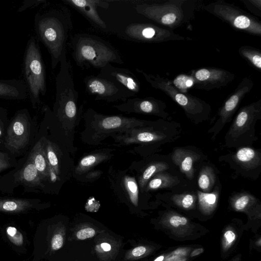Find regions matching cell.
I'll return each instance as SVG.
<instances>
[{"label": "cell", "mask_w": 261, "mask_h": 261, "mask_svg": "<svg viewBox=\"0 0 261 261\" xmlns=\"http://www.w3.org/2000/svg\"><path fill=\"white\" fill-rule=\"evenodd\" d=\"M71 24L69 16L59 9H51L35 15V31L50 55L53 69L60 63L62 55L66 51V41Z\"/></svg>", "instance_id": "6da1fadb"}, {"label": "cell", "mask_w": 261, "mask_h": 261, "mask_svg": "<svg viewBox=\"0 0 261 261\" xmlns=\"http://www.w3.org/2000/svg\"><path fill=\"white\" fill-rule=\"evenodd\" d=\"M198 0H165L137 5L138 13L173 31L188 24L202 4Z\"/></svg>", "instance_id": "7a4b0ae2"}, {"label": "cell", "mask_w": 261, "mask_h": 261, "mask_svg": "<svg viewBox=\"0 0 261 261\" xmlns=\"http://www.w3.org/2000/svg\"><path fill=\"white\" fill-rule=\"evenodd\" d=\"M73 58L82 68L100 69L108 64H123L119 53L109 42L101 37L88 34H78L71 41Z\"/></svg>", "instance_id": "3957f363"}, {"label": "cell", "mask_w": 261, "mask_h": 261, "mask_svg": "<svg viewBox=\"0 0 261 261\" xmlns=\"http://www.w3.org/2000/svg\"><path fill=\"white\" fill-rule=\"evenodd\" d=\"M136 71L141 74L150 86L169 96L184 111L186 116L194 124L208 120L212 108L206 101L200 98L181 92L172 81L159 74H152L138 68Z\"/></svg>", "instance_id": "277c9868"}, {"label": "cell", "mask_w": 261, "mask_h": 261, "mask_svg": "<svg viewBox=\"0 0 261 261\" xmlns=\"http://www.w3.org/2000/svg\"><path fill=\"white\" fill-rule=\"evenodd\" d=\"M60 63V70L55 79L54 112L60 121L74 122L80 117L82 108L77 106L78 92L74 87L66 51L62 55Z\"/></svg>", "instance_id": "5b68a950"}, {"label": "cell", "mask_w": 261, "mask_h": 261, "mask_svg": "<svg viewBox=\"0 0 261 261\" xmlns=\"http://www.w3.org/2000/svg\"><path fill=\"white\" fill-rule=\"evenodd\" d=\"M23 71L28 95L33 106L46 92L45 69L38 44L34 37L28 40L23 61Z\"/></svg>", "instance_id": "8992f818"}, {"label": "cell", "mask_w": 261, "mask_h": 261, "mask_svg": "<svg viewBox=\"0 0 261 261\" xmlns=\"http://www.w3.org/2000/svg\"><path fill=\"white\" fill-rule=\"evenodd\" d=\"M85 118L93 142L100 141L116 133L120 134L135 127L150 125L155 122L122 116L105 115L90 109L86 112Z\"/></svg>", "instance_id": "52a82bcc"}, {"label": "cell", "mask_w": 261, "mask_h": 261, "mask_svg": "<svg viewBox=\"0 0 261 261\" xmlns=\"http://www.w3.org/2000/svg\"><path fill=\"white\" fill-rule=\"evenodd\" d=\"M260 119L261 99L241 108L225 136V145L238 147L253 143L257 139L255 125Z\"/></svg>", "instance_id": "ba28073f"}, {"label": "cell", "mask_w": 261, "mask_h": 261, "mask_svg": "<svg viewBox=\"0 0 261 261\" xmlns=\"http://www.w3.org/2000/svg\"><path fill=\"white\" fill-rule=\"evenodd\" d=\"M201 8L234 29L252 35L261 36L260 21L233 4L217 0L202 5Z\"/></svg>", "instance_id": "9c48e42d"}, {"label": "cell", "mask_w": 261, "mask_h": 261, "mask_svg": "<svg viewBox=\"0 0 261 261\" xmlns=\"http://www.w3.org/2000/svg\"><path fill=\"white\" fill-rule=\"evenodd\" d=\"M169 123L160 120L155 121L150 125L135 127L112 136L114 137L115 141L125 145L166 142L176 137V132L171 131V128L165 127Z\"/></svg>", "instance_id": "30bf717a"}, {"label": "cell", "mask_w": 261, "mask_h": 261, "mask_svg": "<svg viewBox=\"0 0 261 261\" xmlns=\"http://www.w3.org/2000/svg\"><path fill=\"white\" fill-rule=\"evenodd\" d=\"M87 91L95 96L96 100H103L108 102L121 100L125 101L135 94L118 83L98 75H89L84 80Z\"/></svg>", "instance_id": "8fae6325"}, {"label": "cell", "mask_w": 261, "mask_h": 261, "mask_svg": "<svg viewBox=\"0 0 261 261\" xmlns=\"http://www.w3.org/2000/svg\"><path fill=\"white\" fill-rule=\"evenodd\" d=\"M253 86V81L248 77H245L226 99L218 113L217 120L208 132V133L213 134L212 139H214L225 124L231 120L241 101L249 94Z\"/></svg>", "instance_id": "7c38bea8"}, {"label": "cell", "mask_w": 261, "mask_h": 261, "mask_svg": "<svg viewBox=\"0 0 261 261\" xmlns=\"http://www.w3.org/2000/svg\"><path fill=\"white\" fill-rule=\"evenodd\" d=\"M125 34L131 39L147 43L182 41L185 37L173 31L150 23H133L128 25Z\"/></svg>", "instance_id": "4fadbf2b"}, {"label": "cell", "mask_w": 261, "mask_h": 261, "mask_svg": "<svg viewBox=\"0 0 261 261\" xmlns=\"http://www.w3.org/2000/svg\"><path fill=\"white\" fill-rule=\"evenodd\" d=\"M189 76L195 88L206 91L226 87L235 78L234 74L228 70L211 67L191 70Z\"/></svg>", "instance_id": "5bb4252c"}, {"label": "cell", "mask_w": 261, "mask_h": 261, "mask_svg": "<svg viewBox=\"0 0 261 261\" xmlns=\"http://www.w3.org/2000/svg\"><path fill=\"white\" fill-rule=\"evenodd\" d=\"M28 112L19 111L8 128L6 146L11 152L23 148L28 143L30 134V122Z\"/></svg>", "instance_id": "9a60e30c"}, {"label": "cell", "mask_w": 261, "mask_h": 261, "mask_svg": "<svg viewBox=\"0 0 261 261\" xmlns=\"http://www.w3.org/2000/svg\"><path fill=\"white\" fill-rule=\"evenodd\" d=\"M113 107L127 113L155 115L164 119H167L169 116V114L165 111V102L152 97H130Z\"/></svg>", "instance_id": "2e32d148"}, {"label": "cell", "mask_w": 261, "mask_h": 261, "mask_svg": "<svg viewBox=\"0 0 261 261\" xmlns=\"http://www.w3.org/2000/svg\"><path fill=\"white\" fill-rule=\"evenodd\" d=\"M97 75L118 83L135 95L140 90L141 84L139 80L127 69L115 67L111 64H108L100 69V72Z\"/></svg>", "instance_id": "e0dca14e"}, {"label": "cell", "mask_w": 261, "mask_h": 261, "mask_svg": "<svg viewBox=\"0 0 261 261\" xmlns=\"http://www.w3.org/2000/svg\"><path fill=\"white\" fill-rule=\"evenodd\" d=\"M66 4L71 6L82 14L92 23L101 29H106L105 22L99 16L97 8L108 9L109 3L101 0H64Z\"/></svg>", "instance_id": "ac0fdd59"}, {"label": "cell", "mask_w": 261, "mask_h": 261, "mask_svg": "<svg viewBox=\"0 0 261 261\" xmlns=\"http://www.w3.org/2000/svg\"><path fill=\"white\" fill-rule=\"evenodd\" d=\"M199 157L197 153L183 148H176L172 154L173 163L189 179L193 178L194 174L193 164Z\"/></svg>", "instance_id": "d6986e66"}, {"label": "cell", "mask_w": 261, "mask_h": 261, "mask_svg": "<svg viewBox=\"0 0 261 261\" xmlns=\"http://www.w3.org/2000/svg\"><path fill=\"white\" fill-rule=\"evenodd\" d=\"M28 96L27 87L23 80H0V98L22 100Z\"/></svg>", "instance_id": "ffe728a7"}, {"label": "cell", "mask_w": 261, "mask_h": 261, "mask_svg": "<svg viewBox=\"0 0 261 261\" xmlns=\"http://www.w3.org/2000/svg\"><path fill=\"white\" fill-rule=\"evenodd\" d=\"M29 158L34 164L42 179L50 177V169L46 154L45 141L41 139L37 142Z\"/></svg>", "instance_id": "44dd1931"}, {"label": "cell", "mask_w": 261, "mask_h": 261, "mask_svg": "<svg viewBox=\"0 0 261 261\" xmlns=\"http://www.w3.org/2000/svg\"><path fill=\"white\" fill-rule=\"evenodd\" d=\"M234 160L243 168L247 170L255 169L261 164L260 153L249 147H243L237 150Z\"/></svg>", "instance_id": "7402d4cb"}, {"label": "cell", "mask_w": 261, "mask_h": 261, "mask_svg": "<svg viewBox=\"0 0 261 261\" xmlns=\"http://www.w3.org/2000/svg\"><path fill=\"white\" fill-rule=\"evenodd\" d=\"M179 182L178 178L164 171L154 175L148 181L144 190L146 191L162 188H171Z\"/></svg>", "instance_id": "603a6c76"}, {"label": "cell", "mask_w": 261, "mask_h": 261, "mask_svg": "<svg viewBox=\"0 0 261 261\" xmlns=\"http://www.w3.org/2000/svg\"><path fill=\"white\" fill-rule=\"evenodd\" d=\"M20 179L21 181L32 186L41 184L42 178L34 164L29 158L20 173Z\"/></svg>", "instance_id": "cb8c5ba5"}, {"label": "cell", "mask_w": 261, "mask_h": 261, "mask_svg": "<svg viewBox=\"0 0 261 261\" xmlns=\"http://www.w3.org/2000/svg\"><path fill=\"white\" fill-rule=\"evenodd\" d=\"M219 196V189L216 187L214 190L208 193L197 191V197L199 206L204 212H209L216 206Z\"/></svg>", "instance_id": "d4e9b609"}, {"label": "cell", "mask_w": 261, "mask_h": 261, "mask_svg": "<svg viewBox=\"0 0 261 261\" xmlns=\"http://www.w3.org/2000/svg\"><path fill=\"white\" fill-rule=\"evenodd\" d=\"M216 175L213 169L208 166H203L199 174L198 185L204 193L210 192L215 185Z\"/></svg>", "instance_id": "484cf974"}, {"label": "cell", "mask_w": 261, "mask_h": 261, "mask_svg": "<svg viewBox=\"0 0 261 261\" xmlns=\"http://www.w3.org/2000/svg\"><path fill=\"white\" fill-rule=\"evenodd\" d=\"M168 168L169 165L163 162H154L148 166L139 178L141 190H144L148 181L154 175L159 172L164 171Z\"/></svg>", "instance_id": "4316f807"}, {"label": "cell", "mask_w": 261, "mask_h": 261, "mask_svg": "<svg viewBox=\"0 0 261 261\" xmlns=\"http://www.w3.org/2000/svg\"><path fill=\"white\" fill-rule=\"evenodd\" d=\"M108 154L104 153H95L83 157L79 162L75 168V172L82 174L100 162L108 159Z\"/></svg>", "instance_id": "83f0119b"}, {"label": "cell", "mask_w": 261, "mask_h": 261, "mask_svg": "<svg viewBox=\"0 0 261 261\" xmlns=\"http://www.w3.org/2000/svg\"><path fill=\"white\" fill-rule=\"evenodd\" d=\"M32 204L26 200L7 199L0 200V211L18 213L31 207Z\"/></svg>", "instance_id": "f1b7e54d"}, {"label": "cell", "mask_w": 261, "mask_h": 261, "mask_svg": "<svg viewBox=\"0 0 261 261\" xmlns=\"http://www.w3.org/2000/svg\"><path fill=\"white\" fill-rule=\"evenodd\" d=\"M239 54L246 59L252 66L261 71V52L257 48L247 45L241 46Z\"/></svg>", "instance_id": "f546056e"}, {"label": "cell", "mask_w": 261, "mask_h": 261, "mask_svg": "<svg viewBox=\"0 0 261 261\" xmlns=\"http://www.w3.org/2000/svg\"><path fill=\"white\" fill-rule=\"evenodd\" d=\"M256 198L250 193L243 192L237 193L233 195L232 204L237 211H243L250 205L256 201Z\"/></svg>", "instance_id": "4dcf8cb0"}, {"label": "cell", "mask_w": 261, "mask_h": 261, "mask_svg": "<svg viewBox=\"0 0 261 261\" xmlns=\"http://www.w3.org/2000/svg\"><path fill=\"white\" fill-rule=\"evenodd\" d=\"M171 199L177 205L185 209H189L194 205L197 197L194 194L185 193L180 194H174Z\"/></svg>", "instance_id": "1f68e13d"}, {"label": "cell", "mask_w": 261, "mask_h": 261, "mask_svg": "<svg viewBox=\"0 0 261 261\" xmlns=\"http://www.w3.org/2000/svg\"><path fill=\"white\" fill-rule=\"evenodd\" d=\"M45 151L47 161L50 167L57 175L60 173L59 160L54 146L49 141H45Z\"/></svg>", "instance_id": "d6a6232c"}, {"label": "cell", "mask_w": 261, "mask_h": 261, "mask_svg": "<svg viewBox=\"0 0 261 261\" xmlns=\"http://www.w3.org/2000/svg\"><path fill=\"white\" fill-rule=\"evenodd\" d=\"M124 185L131 202L135 206L138 205L139 189L136 180L130 176H126L124 179Z\"/></svg>", "instance_id": "836d02e7"}, {"label": "cell", "mask_w": 261, "mask_h": 261, "mask_svg": "<svg viewBox=\"0 0 261 261\" xmlns=\"http://www.w3.org/2000/svg\"><path fill=\"white\" fill-rule=\"evenodd\" d=\"M6 232L10 241L14 245L20 246L23 243V237L21 233L15 227L12 226L8 227Z\"/></svg>", "instance_id": "e575fe53"}, {"label": "cell", "mask_w": 261, "mask_h": 261, "mask_svg": "<svg viewBox=\"0 0 261 261\" xmlns=\"http://www.w3.org/2000/svg\"><path fill=\"white\" fill-rule=\"evenodd\" d=\"M245 7L256 16L261 17L260 0H241Z\"/></svg>", "instance_id": "d590c367"}, {"label": "cell", "mask_w": 261, "mask_h": 261, "mask_svg": "<svg viewBox=\"0 0 261 261\" xmlns=\"http://www.w3.org/2000/svg\"><path fill=\"white\" fill-rule=\"evenodd\" d=\"M45 0H26L23 2L21 6L18 8L17 12H21L30 8L35 7L41 4L45 3Z\"/></svg>", "instance_id": "8d00e7d4"}, {"label": "cell", "mask_w": 261, "mask_h": 261, "mask_svg": "<svg viewBox=\"0 0 261 261\" xmlns=\"http://www.w3.org/2000/svg\"><path fill=\"white\" fill-rule=\"evenodd\" d=\"M95 234V230L92 228L88 227L78 231L76 234V236L78 239L83 240L92 238L94 237Z\"/></svg>", "instance_id": "74e56055"}, {"label": "cell", "mask_w": 261, "mask_h": 261, "mask_svg": "<svg viewBox=\"0 0 261 261\" xmlns=\"http://www.w3.org/2000/svg\"><path fill=\"white\" fill-rule=\"evenodd\" d=\"M169 222L172 226L177 227L186 225L188 223V219L185 217L174 215L169 218Z\"/></svg>", "instance_id": "f35d334b"}, {"label": "cell", "mask_w": 261, "mask_h": 261, "mask_svg": "<svg viewBox=\"0 0 261 261\" xmlns=\"http://www.w3.org/2000/svg\"><path fill=\"white\" fill-rule=\"evenodd\" d=\"M63 244V236L60 233L54 235L51 240V247L53 250H57L60 249Z\"/></svg>", "instance_id": "ab89813d"}, {"label": "cell", "mask_w": 261, "mask_h": 261, "mask_svg": "<svg viewBox=\"0 0 261 261\" xmlns=\"http://www.w3.org/2000/svg\"><path fill=\"white\" fill-rule=\"evenodd\" d=\"M10 165L8 158L4 153L0 152V171L8 168Z\"/></svg>", "instance_id": "60d3db41"}, {"label": "cell", "mask_w": 261, "mask_h": 261, "mask_svg": "<svg viewBox=\"0 0 261 261\" xmlns=\"http://www.w3.org/2000/svg\"><path fill=\"white\" fill-rule=\"evenodd\" d=\"M146 251V249L144 246H139L135 248L132 252L133 255L135 257H138L144 254Z\"/></svg>", "instance_id": "b9f144b4"}, {"label": "cell", "mask_w": 261, "mask_h": 261, "mask_svg": "<svg viewBox=\"0 0 261 261\" xmlns=\"http://www.w3.org/2000/svg\"><path fill=\"white\" fill-rule=\"evenodd\" d=\"M224 237L227 243L230 244L235 240L236 235L232 231L228 230L225 233Z\"/></svg>", "instance_id": "7bdbcfd3"}, {"label": "cell", "mask_w": 261, "mask_h": 261, "mask_svg": "<svg viewBox=\"0 0 261 261\" xmlns=\"http://www.w3.org/2000/svg\"><path fill=\"white\" fill-rule=\"evenodd\" d=\"M204 251L203 248H197L193 251L191 254V256H195L202 253Z\"/></svg>", "instance_id": "ee69618b"}, {"label": "cell", "mask_w": 261, "mask_h": 261, "mask_svg": "<svg viewBox=\"0 0 261 261\" xmlns=\"http://www.w3.org/2000/svg\"><path fill=\"white\" fill-rule=\"evenodd\" d=\"M101 247L105 251H109L111 249V245L107 243H103L101 244Z\"/></svg>", "instance_id": "f6af8a7d"}, {"label": "cell", "mask_w": 261, "mask_h": 261, "mask_svg": "<svg viewBox=\"0 0 261 261\" xmlns=\"http://www.w3.org/2000/svg\"><path fill=\"white\" fill-rule=\"evenodd\" d=\"M164 256H160L157 257L154 261H163L164 259Z\"/></svg>", "instance_id": "bcb514c9"}, {"label": "cell", "mask_w": 261, "mask_h": 261, "mask_svg": "<svg viewBox=\"0 0 261 261\" xmlns=\"http://www.w3.org/2000/svg\"><path fill=\"white\" fill-rule=\"evenodd\" d=\"M2 126V122L1 119H0V136L2 134V129H1V126Z\"/></svg>", "instance_id": "7dc6e473"}]
</instances>
